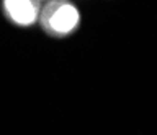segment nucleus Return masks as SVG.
I'll return each mask as SVG.
<instances>
[{"label": "nucleus", "instance_id": "nucleus-1", "mask_svg": "<svg viewBox=\"0 0 157 135\" xmlns=\"http://www.w3.org/2000/svg\"><path fill=\"white\" fill-rule=\"evenodd\" d=\"M44 12H46V18H44L46 25L49 26V30L57 33V34L71 33L78 23V12L71 3H64V2L49 3Z\"/></svg>", "mask_w": 157, "mask_h": 135}, {"label": "nucleus", "instance_id": "nucleus-2", "mask_svg": "<svg viewBox=\"0 0 157 135\" xmlns=\"http://www.w3.org/2000/svg\"><path fill=\"white\" fill-rule=\"evenodd\" d=\"M5 8L18 25H31L38 18V8L33 0H5Z\"/></svg>", "mask_w": 157, "mask_h": 135}]
</instances>
